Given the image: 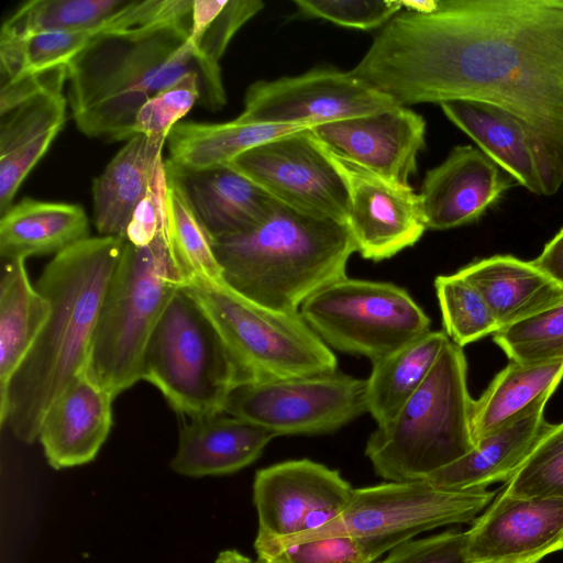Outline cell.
<instances>
[{
  "mask_svg": "<svg viewBox=\"0 0 563 563\" xmlns=\"http://www.w3.org/2000/svg\"><path fill=\"white\" fill-rule=\"evenodd\" d=\"M466 533L470 563H539L563 550V498L500 492Z\"/></svg>",
  "mask_w": 563,
  "mask_h": 563,
  "instance_id": "obj_16",
  "label": "cell"
},
{
  "mask_svg": "<svg viewBox=\"0 0 563 563\" xmlns=\"http://www.w3.org/2000/svg\"><path fill=\"white\" fill-rule=\"evenodd\" d=\"M308 126L242 122H178L167 137L168 161L178 167L201 170L225 165L245 151Z\"/></svg>",
  "mask_w": 563,
  "mask_h": 563,
  "instance_id": "obj_29",
  "label": "cell"
},
{
  "mask_svg": "<svg viewBox=\"0 0 563 563\" xmlns=\"http://www.w3.org/2000/svg\"><path fill=\"white\" fill-rule=\"evenodd\" d=\"M512 180L479 148L454 146L422 180L418 195L427 229L448 230L475 221Z\"/></svg>",
  "mask_w": 563,
  "mask_h": 563,
  "instance_id": "obj_18",
  "label": "cell"
},
{
  "mask_svg": "<svg viewBox=\"0 0 563 563\" xmlns=\"http://www.w3.org/2000/svg\"><path fill=\"white\" fill-rule=\"evenodd\" d=\"M399 106L473 100L525 128L545 196L563 185V0H437L402 10L350 70Z\"/></svg>",
  "mask_w": 563,
  "mask_h": 563,
  "instance_id": "obj_1",
  "label": "cell"
},
{
  "mask_svg": "<svg viewBox=\"0 0 563 563\" xmlns=\"http://www.w3.org/2000/svg\"><path fill=\"white\" fill-rule=\"evenodd\" d=\"M227 165L290 207L349 221L346 183L311 128L254 146Z\"/></svg>",
  "mask_w": 563,
  "mask_h": 563,
  "instance_id": "obj_12",
  "label": "cell"
},
{
  "mask_svg": "<svg viewBox=\"0 0 563 563\" xmlns=\"http://www.w3.org/2000/svg\"><path fill=\"white\" fill-rule=\"evenodd\" d=\"M323 146L349 189L347 224L356 252L379 262L415 245L427 227L412 187L396 185Z\"/></svg>",
  "mask_w": 563,
  "mask_h": 563,
  "instance_id": "obj_15",
  "label": "cell"
},
{
  "mask_svg": "<svg viewBox=\"0 0 563 563\" xmlns=\"http://www.w3.org/2000/svg\"><path fill=\"white\" fill-rule=\"evenodd\" d=\"M86 366L57 396L41 424L38 440L55 470L91 462L112 427V401Z\"/></svg>",
  "mask_w": 563,
  "mask_h": 563,
  "instance_id": "obj_20",
  "label": "cell"
},
{
  "mask_svg": "<svg viewBox=\"0 0 563 563\" xmlns=\"http://www.w3.org/2000/svg\"><path fill=\"white\" fill-rule=\"evenodd\" d=\"M165 196L166 170L163 162L147 194L133 212L125 241L137 246L147 245L166 228Z\"/></svg>",
  "mask_w": 563,
  "mask_h": 563,
  "instance_id": "obj_41",
  "label": "cell"
},
{
  "mask_svg": "<svg viewBox=\"0 0 563 563\" xmlns=\"http://www.w3.org/2000/svg\"><path fill=\"white\" fill-rule=\"evenodd\" d=\"M449 342L445 332L429 331L372 362L366 379V404L377 426L395 418L427 378Z\"/></svg>",
  "mask_w": 563,
  "mask_h": 563,
  "instance_id": "obj_31",
  "label": "cell"
},
{
  "mask_svg": "<svg viewBox=\"0 0 563 563\" xmlns=\"http://www.w3.org/2000/svg\"><path fill=\"white\" fill-rule=\"evenodd\" d=\"M457 274L482 295L500 330L563 305L562 284L511 255L483 258Z\"/></svg>",
  "mask_w": 563,
  "mask_h": 563,
  "instance_id": "obj_23",
  "label": "cell"
},
{
  "mask_svg": "<svg viewBox=\"0 0 563 563\" xmlns=\"http://www.w3.org/2000/svg\"><path fill=\"white\" fill-rule=\"evenodd\" d=\"M225 285L246 299L284 312L346 277L356 246L347 223L274 199L253 229L212 240Z\"/></svg>",
  "mask_w": 563,
  "mask_h": 563,
  "instance_id": "obj_4",
  "label": "cell"
},
{
  "mask_svg": "<svg viewBox=\"0 0 563 563\" xmlns=\"http://www.w3.org/2000/svg\"><path fill=\"white\" fill-rule=\"evenodd\" d=\"M294 4L301 15L358 30L383 27L402 11L396 0H295Z\"/></svg>",
  "mask_w": 563,
  "mask_h": 563,
  "instance_id": "obj_39",
  "label": "cell"
},
{
  "mask_svg": "<svg viewBox=\"0 0 563 563\" xmlns=\"http://www.w3.org/2000/svg\"><path fill=\"white\" fill-rule=\"evenodd\" d=\"M311 131L341 156L402 187H411L418 155L426 147L424 119L402 106L314 125Z\"/></svg>",
  "mask_w": 563,
  "mask_h": 563,
  "instance_id": "obj_17",
  "label": "cell"
},
{
  "mask_svg": "<svg viewBox=\"0 0 563 563\" xmlns=\"http://www.w3.org/2000/svg\"><path fill=\"white\" fill-rule=\"evenodd\" d=\"M125 240L95 236L54 255L36 288L51 313L31 350L0 393V422L24 443L65 387L87 366L95 329Z\"/></svg>",
  "mask_w": 563,
  "mask_h": 563,
  "instance_id": "obj_2",
  "label": "cell"
},
{
  "mask_svg": "<svg viewBox=\"0 0 563 563\" xmlns=\"http://www.w3.org/2000/svg\"><path fill=\"white\" fill-rule=\"evenodd\" d=\"M330 347L380 358L430 331V318L395 284L347 276L309 297L299 310Z\"/></svg>",
  "mask_w": 563,
  "mask_h": 563,
  "instance_id": "obj_10",
  "label": "cell"
},
{
  "mask_svg": "<svg viewBox=\"0 0 563 563\" xmlns=\"http://www.w3.org/2000/svg\"><path fill=\"white\" fill-rule=\"evenodd\" d=\"M501 493L519 498H563V422L550 424Z\"/></svg>",
  "mask_w": 563,
  "mask_h": 563,
  "instance_id": "obj_35",
  "label": "cell"
},
{
  "mask_svg": "<svg viewBox=\"0 0 563 563\" xmlns=\"http://www.w3.org/2000/svg\"><path fill=\"white\" fill-rule=\"evenodd\" d=\"M186 286L166 228L147 245L125 241L104 295L87 364L114 397L142 379L147 341L172 297Z\"/></svg>",
  "mask_w": 563,
  "mask_h": 563,
  "instance_id": "obj_6",
  "label": "cell"
},
{
  "mask_svg": "<svg viewBox=\"0 0 563 563\" xmlns=\"http://www.w3.org/2000/svg\"><path fill=\"white\" fill-rule=\"evenodd\" d=\"M494 497L486 488L452 490L427 481L388 482L353 489L340 515L316 530L284 539L265 538L288 544L350 536L361 539L376 560L421 532L474 521Z\"/></svg>",
  "mask_w": 563,
  "mask_h": 563,
  "instance_id": "obj_9",
  "label": "cell"
},
{
  "mask_svg": "<svg viewBox=\"0 0 563 563\" xmlns=\"http://www.w3.org/2000/svg\"><path fill=\"white\" fill-rule=\"evenodd\" d=\"M49 300L33 286L24 258L2 260L0 279V393L40 335Z\"/></svg>",
  "mask_w": 563,
  "mask_h": 563,
  "instance_id": "obj_30",
  "label": "cell"
},
{
  "mask_svg": "<svg viewBox=\"0 0 563 563\" xmlns=\"http://www.w3.org/2000/svg\"><path fill=\"white\" fill-rule=\"evenodd\" d=\"M165 170L167 239L187 286L225 284L209 234L192 210L179 180L166 165Z\"/></svg>",
  "mask_w": 563,
  "mask_h": 563,
  "instance_id": "obj_32",
  "label": "cell"
},
{
  "mask_svg": "<svg viewBox=\"0 0 563 563\" xmlns=\"http://www.w3.org/2000/svg\"><path fill=\"white\" fill-rule=\"evenodd\" d=\"M351 71L314 68L298 76L257 80L245 92L242 122L314 125L398 107Z\"/></svg>",
  "mask_w": 563,
  "mask_h": 563,
  "instance_id": "obj_13",
  "label": "cell"
},
{
  "mask_svg": "<svg viewBox=\"0 0 563 563\" xmlns=\"http://www.w3.org/2000/svg\"><path fill=\"white\" fill-rule=\"evenodd\" d=\"M209 317L245 380H274L338 371L331 349L300 312L277 311L225 284L187 286Z\"/></svg>",
  "mask_w": 563,
  "mask_h": 563,
  "instance_id": "obj_8",
  "label": "cell"
},
{
  "mask_svg": "<svg viewBox=\"0 0 563 563\" xmlns=\"http://www.w3.org/2000/svg\"><path fill=\"white\" fill-rule=\"evenodd\" d=\"M264 7L260 0H227L224 7L208 26L200 48L219 64L234 34Z\"/></svg>",
  "mask_w": 563,
  "mask_h": 563,
  "instance_id": "obj_42",
  "label": "cell"
},
{
  "mask_svg": "<svg viewBox=\"0 0 563 563\" xmlns=\"http://www.w3.org/2000/svg\"><path fill=\"white\" fill-rule=\"evenodd\" d=\"M353 489L338 471L308 459L258 470L253 484L257 534L284 539L316 530L340 515Z\"/></svg>",
  "mask_w": 563,
  "mask_h": 563,
  "instance_id": "obj_14",
  "label": "cell"
},
{
  "mask_svg": "<svg viewBox=\"0 0 563 563\" xmlns=\"http://www.w3.org/2000/svg\"><path fill=\"white\" fill-rule=\"evenodd\" d=\"M211 241L244 233L267 214L274 197L229 165L192 170L165 161Z\"/></svg>",
  "mask_w": 563,
  "mask_h": 563,
  "instance_id": "obj_21",
  "label": "cell"
},
{
  "mask_svg": "<svg viewBox=\"0 0 563 563\" xmlns=\"http://www.w3.org/2000/svg\"><path fill=\"white\" fill-rule=\"evenodd\" d=\"M216 563H272L263 558L257 556L253 560L238 550H224L217 556Z\"/></svg>",
  "mask_w": 563,
  "mask_h": 563,
  "instance_id": "obj_44",
  "label": "cell"
},
{
  "mask_svg": "<svg viewBox=\"0 0 563 563\" xmlns=\"http://www.w3.org/2000/svg\"><path fill=\"white\" fill-rule=\"evenodd\" d=\"M166 141L132 136L93 179V222L100 235L125 239L133 212L164 162Z\"/></svg>",
  "mask_w": 563,
  "mask_h": 563,
  "instance_id": "obj_24",
  "label": "cell"
},
{
  "mask_svg": "<svg viewBox=\"0 0 563 563\" xmlns=\"http://www.w3.org/2000/svg\"><path fill=\"white\" fill-rule=\"evenodd\" d=\"M202 82L198 75L189 74L176 84L150 98L137 112L134 135L142 134L167 140L172 129L196 102H200Z\"/></svg>",
  "mask_w": 563,
  "mask_h": 563,
  "instance_id": "obj_38",
  "label": "cell"
},
{
  "mask_svg": "<svg viewBox=\"0 0 563 563\" xmlns=\"http://www.w3.org/2000/svg\"><path fill=\"white\" fill-rule=\"evenodd\" d=\"M538 268L563 285V229L531 261Z\"/></svg>",
  "mask_w": 563,
  "mask_h": 563,
  "instance_id": "obj_43",
  "label": "cell"
},
{
  "mask_svg": "<svg viewBox=\"0 0 563 563\" xmlns=\"http://www.w3.org/2000/svg\"><path fill=\"white\" fill-rule=\"evenodd\" d=\"M190 26L104 35L82 49L67 66V100L78 130L93 139L130 140L144 103L189 74L201 79V107L225 106L220 64L190 38Z\"/></svg>",
  "mask_w": 563,
  "mask_h": 563,
  "instance_id": "obj_3",
  "label": "cell"
},
{
  "mask_svg": "<svg viewBox=\"0 0 563 563\" xmlns=\"http://www.w3.org/2000/svg\"><path fill=\"white\" fill-rule=\"evenodd\" d=\"M466 531L448 530L439 534L408 540L379 563H470Z\"/></svg>",
  "mask_w": 563,
  "mask_h": 563,
  "instance_id": "obj_40",
  "label": "cell"
},
{
  "mask_svg": "<svg viewBox=\"0 0 563 563\" xmlns=\"http://www.w3.org/2000/svg\"><path fill=\"white\" fill-rule=\"evenodd\" d=\"M473 402L464 352L450 341L395 418L369 435L365 455L375 473L389 482L424 481L468 453Z\"/></svg>",
  "mask_w": 563,
  "mask_h": 563,
  "instance_id": "obj_5",
  "label": "cell"
},
{
  "mask_svg": "<svg viewBox=\"0 0 563 563\" xmlns=\"http://www.w3.org/2000/svg\"><path fill=\"white\" fill-rule=\"evenodd\" d=\"M142 379L181 417L223 412L244 375L220 333L186 287L157 321L144 351Z\"/></svg>",
  "mask_w": 563,
  "mask_h": 563,
  "instance_id": "obj_7",
  "label": "cell"
},
{
  "mask_svg": "<svg viewBox=\"0 0 563 563\" xmlns=\"http://www.w3.org/2000/svg\"><path fill=\"white\" fill-rule=\"evenodd\" d=\"M67 66L0 112V214L13 203L25 177L47 152L65 123L63 87Z\"/></svg>",
  "mask_w": 563,
  "mask_h": 563,
  "instance_id": "obj_19",
  "label": "cell"
},
{
  "mask_svg": "<svg viewBox=\"0 0 563 563\" xmlns=\"http://www.w3.org/2000/svg\"><path fill=\"white\" fill-rule=\"evenodd\" d=\"M2 260L58 254L89 236V220L79 205L23 198L0 214Z\"/></svg>",
  "mask_w": 563,
  "mask_h": 563,
  "instance_id": "obj_27",
  "label": "cell"
},
{
  "mask_svg": "<svg viewBox=\"0 0 563 563\" xmlns=\"http://www.w3.org/2000/svg\"><path fill=\"white\" fill-rule=\"evenodd\" d=\"M257 556L272 563H375L364 542L350 536H332L282 544L256 536Z\"/></svg>",
  "mask_w": 563,
  "mask_h": 563,
  "instance_id": "obj_37",
  "label": "cell"
},
{
  "mask_svg": "<svg viewBox=\"0 0 563 563\" xmlns=\"http://www.w3.org/2000/svg\"><path fill=\"white\" fill-rule=\"evenodd\" d=\"M223 412L277 435L334 432L367 412L366 379L342 372L274 380H244Z\"/></svg>",
  "mask_w": 563,
  "mask_h": 563,
  "instance_id": "obj_11",
  "label": "cell"
},
{
  "mask_svg": "<svg viewBox=\"0 0 563 563\" xmlns=\"http://www.w3.org/2000/svg\"><path fill=\"white\" fill-rule=\"evenodd\" d=\"M275 437L225 412L187 418L170 467L191 477L235 473L255 462Z\"/></svg>",
  "mask_w": 563,
  "mask_h": 563,
  "instance_id": "obj_22",
  "label": "cell"
},
{
  "mask_svg": "<svg viewBox=\"0 0 563 563\" xmlns=\"http://www.w3.org/2000/svg\"><path fill=\"white\" fill-rule=\"evenodd\" d=\"M128 1L32 0L3 22L0 33L29 36L45 32L95 31L100 37L110 33L112 18Z\"/></svg>",
  "mask_w": 563,
  "mask_h": 563,
  "instance_id": "obj_33",
  "label": "cell"
},
{
  "mask_svg": "<svg viewBox=\"0 0 563 563\" xmlns=\"http://www.w3.org/2000/svg\"><path fill=\"white\" fill-rule=\"evenodd\" d=\"M439 106L454 125L519 185L532 194L545 195L529 136L514 115L497 106L473 100H449Z\"/></svg>",
  "mask_w": 563,
  "mask_h": 563,
  "instance_id": "obj_25",
  "label": "cell"
},
{
  "mask_svg": "<svg viewBox=\"0 0 563 563\" xmlns=\"http://www.w3.org/2000/svg\"><path fill=\"white\" fill-rule=\"evenodd\" d=\"M445 333L463 347L500 330L489 307L467 280L457 273L434 279Z\"/></svg>",
  "mask_w": 563,
  "mask_h": 563,
  "instance_id": "obj_34",
  "label": "cell"
},
{
  "mask_svg": "<svg viewBox=\"0 0 563 563\" xmlns=\"http://www.w3.org/2000/svg\"><path fill=\"white\" fill-rule=\"evenodd\" d=\"M562 378L563 361L534 364L510 361L473 402L474 443L545 407Z\"/></svg>",
  "mask_w": 563,
  "mask_h": 563,
  "instance_id": "obj_28",
  "label": "cell"
},
{
  "mask_svg": "<svg viewBox=\"0 0 563 563\" xmlns=\"http://www.w3.org/2000/svg\"><path fill=\"white\" fill-rule=\"evenodd\" d=\"M493 339L512 362L563 361V305L503 328Z\"/></svg>",
  "mask_w": 563,
  "mask_h": 563,
  "instance_id": "obj_36",
  "label": "cell"
},
{
  "mask_svg": "<svg viewBox=\"0 0 563 563\" xmlns=\"http://www.w3.org/2000/svg\"><path fill=\"white\" fill-rule=\"evenodd\" d=\"M543 412L544 407H540L482 439L468 453L424 481L452 490L486 488L493 483H506L550 427Z\"/></svg>",
  "mask_w": 563,
  "mask_h": 563,
  "instance_id": "obj_26",
  "label": "cell"
}]
</instances>
